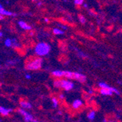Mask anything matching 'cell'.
<instances>
[{
    "mask_svg": "<svg viewBox=\"0 0 122 122\" xmlns=\"http://www.w3.org/2000/svg\"><path fill=\"white\" fill-rule=\"evenodd\" d=\"M51 47L47 42H38L35 47V53L39 57L46 56L51 52Z\"/></svg>",
    "mask_w": 122,
    "mask_h": 122,
    "instance_id": "obj_1",
    "label": "cell"
},
{
    "mask_svg": "<svg viewBox=\"0 0 122 122\" xmlns=\"http://www.w3.org/2000/svg\"><path fill=\"white\" fill-rule=\"evenodd\" d=\"M53 85L56 88H62L64 91L69 92L73 89L75 87V84L70 80L66 79V78H61L56 79L53 82Z\"/></svg>",
    "mask_w": 122,
    "mask_h": 122,
    "instance_id": "obj_2",
    "label": "cell"
},
{
    "mask_svg": "<svg viewBox=\"0 0 122 122\" xmlns=\"http://www.w3.org/2000/svg\"><path fill=\"white\" fill-rule=\"evenodd\" d=\"M42 64H43V59L40 57H37L29 61L26 64V70L31 71L38 70L42 68Z\"/></svg>",
    "mask_w": 122,
    "mask_h": 122,
    "instance_id": "obj_3",
    "label": "cell"
},
{
    "mask_svg": "<svg viewBox=\"0 0 122 122\" xmlns=\"http://www.w3.org/2000/svg\"><path fill=\"white\" fill-rule=\"evenodd\" d=\"M18 112L22 116H24V120L25 121H31L32 119H34V117H33V116L29 113L26 110H24L23 108H19L18 110Z\"/></svg>",
    "mask_w": 122,
    "mask_h": 122,
    "instance_id": "obj_4",
    "label": "cell"
},
{
    "mask_svg": "<svg viewBox=\"0 0 122 122\" xmlns=\"http://www.w3.org/2000/svg\"><path fill=\"white\" fill-rule=\"evenodd\" d=\"M98 86L100 88H106V89H109L111 92H113V93H116L118 95L120 94V92H119V91L117 89V88H114L113 86H110V85H108V84H107V83H105L104 82H99L98 83Z\"/></svg>",
    "mask_w": 122,
    "mask_h": 122,
    "instance_id": "obj_5",
    "label": "cell"
},
{
    "mask_svg": "<svg viewBox=\"0 0 122 122\" xmlns=\"http://www.w3.org/2000/svg\"><path fill=\"white\" fill-rule=\"evenodd\" d=\"M86 76L81 72H74V80L81 82V83H84L86 81Z\"/></svg>",
    "mask_w": 122,
    "mask_h": 122,
    "instance_id": "obj_6",
    "label": "cell"
},
{
    "mask_svg": "<svg viewBox=\"0 0 122 122\" xmlns=\"http://www.w3.org/2000/svg\"><path fill=\"white\" fill-rule=\"evenodd\" d=\"M0 14L3 16H16L17 15L16 13H13L12 12H10V11L5 10L3 7L2 5H0Z\"/></svg>",
    "mask_w": 122,
    "mask_h": 122,
    "instance_id": "obj_7",
    "label": "cell"
},
{
    "mask_svg": "<svg viewBox=\"0 0 122 122\" xmlns=\"http://www.w3.org/2000/svg\"><path fill=\"white\" fill-rule=\"evenodd\" d=\"M20 108H23L24 110H31L32 108V105L31 102L26 100H21L19 102Z\"/></svg>",
    "mask_w": 122,
    "mask_h": 122,
    "instance_id": "obj_8",
    "label": "cell"
},
{
    "mask_svg": "<svg viewBox=\"0 0 122 122\" xmlns=\"http://www.w3.org/2000/svg\"><path fill=\"white\" fill-rule=\"evenodd\" d=\"M83 105V102L82 99H75V100L73 101V102L72 104V107L75 110H77V109L81 108Z\"/></svg>",
    "mask_w": 122,
    "mask_h": 122,
    "instance_id": "obj_9",
    "label": "cell"
},
{
    "mask_svg": "<svg viewBox=\"0 0 122 122\" xmlns=\"http://www.w3.org/2000/svg\"><path fill=\"white\" fill-rule=\"evenodd\" d=\"M13 110L11 108H8V107H5L3 106L0 107V113L1 115L4 116H7L10 114V113H12Z\"/></svg>",
    "mask_w": 122,
    "mask_h": 122,
    "instance_id": "obj_10",
    "label": "cell"
},
{
    "mask_svg": "<svg viewBox=\"0 0 122 122\" xmlns=\"http://www.w3.org/2000/svg\"><path fill=\"white\" fill-rule=\"evenodd\" d=\"M18 26H19L22 29L26 30V31H30V30H31V29H32V27H31L30 25L27 24L25 21H23V20H20V21H18Z\"/></svg>",
    "mask_w": 122,
    "mask_h": 122,
    "instance_id": "obj_11",
    "label": "cell"
},
{
    "mask_svg": "<svg viewBox=\"0 0 122 122\" xmlns=\"http://www.w3.org/2000/svg\"><path fill=\"white\" fill-rule=\"evenodd\" d=\"M52 75L55 77H56L57 79H61V78H64V70H53L51 72Z\"/></svg>",
    "mask_w": 122,
    "mask_h": 122,
    "instance_id": "obj_12",
    "label": "cell"
},
{
    "mask_svg": "<svg viewBox=\"0 0 122 122\" xmlns=\"http://www.w3.org/2000/svg\"><path fill=\"white\" fill-rule=\"evenodd\" d=\"M74 72H75L64 70V78L68 80H74Z\"/></svg>",
    "mask_w": 122,
    "mask_h": 122,
    "instance_id": "obj_13",
    "label": "cell"
},
{
    "mask_svg": "<svg viewBox=\"0 0 122 122\" xmlns=\"http://www.w3.org/2000/svg\"><path fill=\"white\" fill-rule=\"evenodd\" d=\"M99 93L103 96H111L113 94V92L109 89H106V88H100L99 89Z\"/></svg>",
    "mask_w": 122,
    "mask_h": 122,
    "instance_id": "obj_14",
    "label": "cell"
},
{
    "mask_svg": "<svg viewBox=\"0 0 122 122\" xmlns=\"http://www.w3.org/2000/svg\"><path fill=\"white\" fill-rule=\"evenodd\" d=\"M95 117H96V112L94 111V110H90V111L87 113V118H88V120L94 121Z\"/></svg>",
    "mask_w": 122,
    "mask_h": 122,
    "instance_id": "obj_15",
    "label": "cell"
},
{
    "mask_svg": "<svg viewBox=\"0 0 122 122\" xmlns=\"http://www.w3.org/2000/svg\"><path fill=\"white\" fill-rule=\"evenodd\" d=\"M53 33L55 35H62L64 34V31L59 28H54L53 29Z\"/></svg>",
    "mask_w": 122,
    "mask_h": 122,
    "instance_id": "obj_16",
    "label": "cell"
},
{
    "mask_svg": "<svg viewBox=\"0 0 122 122\" xmlns=\"http://www.w3.org/2000/svg\"><path fill=\"white\" fill-rule=\"evenodd\" d=\"M5 46L7 48H10V47H13V39H10V38H7L5 39V42H4Z\"/></svg>",
    "mask_w": 122,
    "mask_h": 122,
    "instance_id": "obj_17",
    "label": "cell"
},
{
    "mask_svg": "<svg viewBox=\"0 0 122 122\" xmlns=\"http://www.w3.org/2000/svg\"><path fill=\"white\" fill-rule=\"evenodd\" d=\"M51 102H52V105H53V107H55V108L58 107L59 104V98H56V97H52V99H51Z\"/></svg>",
    "mask_w": 122,
    "mask_h": 122,
    "instance_id": "obj_18",
    "label": "cell"
},
{
    "mask_svg": "<svg viewBox=\"0 0 122 122\" xmlns=\"http://www.w3.org/2000/svg\"><path fill=\"white\" fill-rule=\"evenodd\" d=\"M18 62V60L17 59H13V60H9V61H7L6 62V66H13V65H15Z\"/></svg>",
    "mask_w": 122,
    "mask_h": 122,
    "instance_id": "obj_19",
    "label": "cell"
},
{
    "mask_svg": "<svg viewBox=\"0 0 122 122\" xmlns=\"http://www.w3.org/2000/svg\"><path fill=\"white\" fill-rule=\"evenodd\" d=\"M20 43L18 42L16 39H13V48H20Z\"/></svg>",
    "mask_w": 122,
    "mask_h": 122,
    "instance_id": "obj_20",
    "label": "cell"
},
{
    "mask_svg": "<svg viewBox=\"0 0 122 122\" xmlns=\"http://www.w3.org/2000/svg\"><path fill=\"white\" fill-rule=\"evenodd\" d=\"M79 20H80V22L82 24H84L86 22V18L83 15H80L79 16Z\"/></svg>",
    "mask_w": 122,
    "mask_h": 122,
    "instance_id": "obj_21",
    "label": "cell"
},
{
    "mask_svg": "<svg viewBox=\"0 0 122 122\" xmlns=\"http://www.w3.org/2000/svg\"><path fill=\"white\" fill-rule=\"evenodd\" d=\"M84 0H74V3L77 5H82Z\"/></svg>",
    "mask_w": 122,
    "mask_h": 122,
    "instance_id": "obj_22",
    "label": "cell"
},
{
    "mask_svg": "<svg viewBox=\"0 0 122 122\" xmlns=\"http://www.w3.org/2000/svg\"><path fill=\"white\" fill-rule=\"evenodd\" d=\"M77 53H78L79 56H81V57H86V54H84L83 52H81V51H78Z\"/></svg>",
    "mask_w": 122,
    "mask_h": 122,
    "instance_id": "obj_23",
    "label": "cell"
},
{
    "mask_svg": "<svg viewBox=\"0 0 122 122\" xmlns=\"http://www.w3.org/2000/svg\"><path fill=\"white\" fill-rule=\"evenodd\" d=\"M25 77H26V78L27 80H31V75L30 74L27 73V74H26Z\"/></svg>",
    "mask_w": 122,
    "mask_h": 122,
    "instance_id": "obj_24",
    "label": "cell"
},
{
    "mask_svg": "<svg viewBox=\"0 0 122 122\" xmlns=\"http://www.w3.org/2000/svg\"><path fill=\"white\" fill-rule=\"evenodd\" d=\"M64 99V95L63 94H60L59 95V99H60V100H63Z\"/></svg>",
    "mask_w": 122,
    "mask_h": 122,
    "instance_id": "obj_25",
    "label": "cell"
},
{
    "mask_svg": "<svg viewBox=\"0 0 122 122\" xmlns=\"http://www.w3.org/2000/svg\"><path fill=\"white\" fill-rule=\"evenodd\" d=\"M26 122H40V121L34 118V119H32V120H31V121H26Z\"/></svg>",
    "mask_w": 122,
    "mask_h": 122,
    "instance_id": "obj_26",
    "label": "cell"
},
{
    "mask_svg": "<svg viewBox=\"0 0 122 122\" xmlns=\"http://www.w3.org/2000/svg\"><path fill=\"white\" fill-rule=\"evenodd\" d=\"M42 5V2H37V6L40 7V6H41Z\"/></svg>",
    "mask_w": 122,
    "mask_h": 122,
    "instance_id": "obj_27",
    "label": "cell"
},
{
    "mask_svg": "<svg viewBox=\"0 0 122 122\" xmlns=\"http://www.w3.org/2000/svg\"><path fill=\"white\" fill-rule=\"evenodd\" d=\"M44 20H45V22H46V23H48V22H49V19H48V18H46L45 19H44Z\"/></svg>",
    "mask_w": 122,
    "mask_h": 122,
    "instance_id": "obj_28",
    "label": "cell"
},
{
    "mask_svg": "<svg viewBox=\"0 0 122 122\" xmlns=\"http://www.w3.org/2000/svg\"><path fill=\"white\" fill-rule=\"evenodd\" d=\"M88 94H92L94 93L92 90H89V91H88Z\"/></svg>",
    "mask_w": 122,
    "mask_h": 122,
    "instance_id": "obj_29",
    "label": "cell"
},
{
    "mask_svg": "<svg viewBox=\"0 0 122 122\" xmlns=\"http://www.w3.org/2000/svg\"><path fill=\"white\" fill-rule=\"evenodd\" d=\"M3 37V33H2V31H0V37Z\"/></svg>",
    "mask_w": 122,
    "mask_h": 122,
    "instance_id": "obj_30",
    "label": "cell"
},
{
    "mask_svg": "<svg viewBox=\"0 0 122 122\" xmlns=\"http://www.w3.org/2000/svg\"><path fill=\"white\" fill-rule=\"evenodd\" d=\"M3 19H4V16H3V15H0V20H3Z\"/></svg>",
    "mask_w": 122,
    "mask_h": 122,
    "instance_id": "obj_31",
    "label": "cell"
},
{
    "mask_svg": "<svg viewBox=\"0 0 122 122\" xmlns=\"http://www.w3.org/2000/svg\"><path fill=\"white\" fill-rule=\"evenodd\" d=\"M83 6H84V7H86H86H88V5H87V4H85Z\"/></svg>",
    "mask_w": 122,
    "mask_h": 122,
    "instance_id": "obj_32",
    "label": "cell"
},
{
    "mask_svg": "<svg viewBox=\"0 0 122 122\" xmlns=\"http://www.w3.org/2000/svg\"><path fill=\"white\" fill-rule=\"evenodd\" d=\"M33 1H39V0H33Z\"/></svg>",
    "mask_w": 122,
    "mask_h": 122,
    "instance_id": "obj_33",
    "label": "cell"
}]
</instances>
